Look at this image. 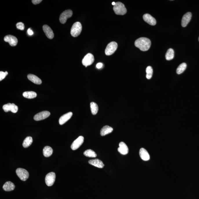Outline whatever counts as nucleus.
Here are the masks:
<instances>
[{
    "label": "nucleus",
    "mask_w": 199,
    "mask_h": 199,
    "mask_svg": "<svg viewBox=\"0 0 199 199\" xmlns=\"http://www.w3.org/2000/svg\"><path fill=\"white\" fill-rule=\"evenodd\" d=\"M82 30V24L79 22H76L74 23L72 27L70 34L73 37H77L80 34Z\"/></svg>",
    "instance_id": "3"
},
{
    "label": "nucleus",
    "mask_w": 199,
    "mask_h": 199,
    "mask_svg": "<svg viewBox=\"0 0 199 199\" xmlns=\"http://www.w3.org/2000/svg\"><path fill=\"white\" fill-rule=\"evenodd\" d=\"M16 27L18 29L21 30H23L24 29V25L22 22H19L16 24Z\"/></svg>",
    "instance_id": "31"
},
{
    "label": "nucleus",
    "mask_w": 199,
    "mask_h": 199,
    "mask_svg": "<svg viewBox=\"0 0 199 199\" xmlns=\"http://www.w3.org/2000/svg\"><path fill=\"white\" fill-rule=\"evenodd\" d=\"M153 70L152 67L151 66H148L146 68V78L147 79H150L152 76Z\"/></svg>",
    "instance_id": "30"
},
{
    "label": "nucleus",
    "mask_w": 199,
    "mask_h": 199,
    "mask_svg": "<svg viewBox=\"0 0 199 199\" xmlns=\"http://www.w3.org/2000/svg\"><path fill=\"white\" fill-rule=\"evenodd\" d=\"M119 147L118 151L120 154L123 155H125L128 154L129 149L127 145L124 142H121L119 143Z\"/></svg>",
    "instance_id": "13"
},
{
    "label": "nucleus",
    "mask_w": 199,
    "mask_h": 199,
    "mask_svg": "<svg viewBox=\"0 0 199 199\" xmlns=\"http://www.w3.org/2000/svg\"><path fill=\"white\" fill-rule=\"evenodd\" d=\"M143 19L145 22L151 25H155L156 24V20L149 14H145L143 16Z\"/></svg>",
    "instance_id": "15"
},
{
    "label": "nucleus",
    "mask_w": 199,
    "mask_h": 199,
    "mask_svg": "<svg viewBox=\"0 0 199 199\" xmlns=\"http://www.w3.org/2000/svg\"><path fill=\"white\" fill-rule=\"evenodd\" d=\"M28 78L31 82L36 84L40 85L42 83L41 79L34 74H28Z\"/></svg>",
    "instance_id": "20"
},
{
    "label": "nucleus",
    "mask_w": 199,
    "mask_h": 199,
    "mask_svg": "<svg viewBox=\"0 0 199 199\" xmlns=\"http://www.w3.org/2000/svg\"><path fill=\"white\" fill-rule=\"evenodd\" d=\"M84 155L86 157L90 158H96L97 157V154L95 152L91 149H87L84 152Z\"/></svg>",
    "instance_id": "28"
},
{
    "label": "nucleus",
    "mask_w": 199,
    "mask_h": 199,
    "mask_svg": "<svg viewBox=\"0 0 199 199\" xmlns=\"http://www.w3.org/2000/svg\"><path fill=\"white\" fill-rule=\"evenodd\" d=\"M90 107L92 114H96L98 110V107L97 104L95 103L92 102L90 103Z\"/></svg>",
    "instance_id": "26"
},
{
    "label": "nucleus",
    "mask_w": 199,
    "mask_h": 199,
    "mask_svg": "<svg viewBox=\"0 0 199 199\" xmlns=\"http://www.w3.org/2000/svg\"><path fill=\"white\" fill-rule=\"evenodd\" d=\"M43 31L45 33L46 36L49 39H52L54 37V33L53 32L48 25H44L43 26Z\"/></svg>",
    "instance_id": "16"
},
{
    "label": "nucleus",
    "mask_w": 199,
    "mask_h": 199,
    "mask_svg": "<svg viewBox=\"0 0 199 199\" xmlns=\"http://www.w3.org/2000/svg\"><path fill=\"white\" fill-rule=\"evenodd\" d=\"M42 1V0H32V3L34 5H37Z\"/></svg>",
    "instance_id": "33"
},
{
    "label": "nucleus",
    "mask_w": 199,
    "mask_h": 199,
    "mask_svg": "<svg viewBox=\"0 0 199 199\" xmlns=\"http://www.w3.org/2000/svg\"><path fill=\"white\" fill-rule=\"evenodd\" d=\"M33 141L32 138V137L28 136L25 138L24 139L23 142V146L24 148H27L30 146L32 144Z\"/></svg>",
    "instance_id": "25"
},
{
    "label": "nucleus",
    "mask_w": 199,
    "mask_h": 199,
    "mask_svg": "<svg viewBox=\"0 0 199 199\" xmlns=\"http://www.w3.org/2000/svg\"><path fill=\"white\" fill-rule=\"evenodd\" d=\"M89 163L90 165L99 168H103L105 166L102 161L98 159L90 160L89 161Z\"/></svg>",
    "instance_id": "18"
},
{
    "label": "nucleus",
    "mask_w": 199,
    "mask_h": 199,
    "mask_svg": "<svg viewBox=\"0 0 199 199\" xmlns=\"http://www.w3.org/2000/svg\"><path fill=\"white\" fill-rule=\"evenodd\" d=\"M72 115L73 113L71 112H69V113L63 115L59 119V124L61 125H63V124H64L65 123L68 121L71 118Z\"/></svg>",
    "instance_id": "17"
},
{
    "label": "nucleus",
    "mask_w": 199,
    "mask_h": 199,
    "mask_svg": "<svg viewBox=\"0 0 199 199\" xmlns=\"http://www.w3.org/2000/svg\"><path fill=\"white\" fill-rule=\"evenodd\" d=\"M192 17L191 13L187 12L184 15L181 20V25L182 27H185L190 21Z\"/></svg>",
    "instance_id": "14"
},
{
    "label": "nucleus",
    "mask_w": 199,
    "mask_h": 199,
    "mask_svg": "<svg viewBox=\"0 0 199 199\" xmlns=\"http://www.w3.org/2000/svg\"><path fill=\"white\" fill-rule=\"evenodd\" d=\"M94 56L92 54L88 53L83 59L82 64L86 67L92 64L94 62Z\"/></svg>",
    "instance_id": "7"
},
{
    "label": "nucleus",
    "mask_w": 199,
    "mask_h": 199,
    "mask_svg": "<svg viewBox=\"0 0 199 199\" xmlns=\"http://www.w3.org/2000/svg\"><path fill=\"white\" fill-rule=\"evenodd\" d=\"M4 41L9 43L11 46H15L18 43L17 38L12 35H8L4 37Z\"/></svg>",
    "instance_id": "12"
},
{
    "label": "nucleus",
    "mask_w": 199,
    "mask_h": 199,
    "mask_svg": "<svg viewBox=\"0 0 199 199\" xmlns=\"http://www.w3.org/2000/svg\"><path fill=\"white\" fill-rule=\"evenodd\" d=\"M84 138L83 136H81L78 137L73 142L71 146L72 149L76 150L79 148L83 143Z\"/></svg>",
    "instance_id": "11"
},
{
    "label": "nucleus",
    "mask_w": 199,
    "mask_h": 199,
    "mask_svg": "<svg viewBox=\"0 0 199 199\" xmlns=\"http://www.w3.org/2000/svg\"><path fill=\"white\" fill-rule=\"evenodd\" d=\"M8 74V72H7L6 71L5 72H3L2 71L0 72V81H2V80L5 78Z\"/></svg>",
    "instance_id": "32"
},
{
    "label": "nucleus",
    "mask_w": 199,
    "mask_h": 199,
    "mask_svg": "<svg viewBox=\"0 0 199 199\" xmlns=\"http://www.w3.org/2000/svg\"><path fill=\"white\" fill-rule=\"evenodd\" d=\"M50 113L48 111H43L36 114L34 117V119L36 121H41L44 120L49 117Z\"/></svg>",
    "instance_id": "10"
},
{
    "label": "nucleus",
    "mask_w": 199,
    "mask_h": 199,
    "mask_svg": "<svg viewBox=\"0 0 199 199\" xmlns=\"http://www.w3.org/2000/svg\"><path fill=\"white\" fill-rule=\"evenodd\" d=\"M113 10L115 13L117 15H123L127 13V10L125 5L122 3L116 2L114 6Z\"/></svg>",
    "instance_id": "2"
},
{
    "label": "nucleus",
    "mask_w": 199,
    "mask_h": 199,
    "mask_svg": "<svg viewBox=\"0 0 199 199\" xmlns=\"http://www.w3.org/2000/svg\"><path fill=\"white\" fill-rule=\"evenodd\" d=\"M141 159L144 161H148L150 159V156L147 151L145 149L141 148L140 149L139 152Z\"/></svg>",
    "instance_id": "19"
},
{
    "label": "nucleus",
    "mask_w": 199,
    "mask_h": 199,
    "mask_svg": "<svg viewBox=\"0 0 199 199\" xmlns=\"http://www.w3.org/2000/svg\"><path fill=\"white\" fill-rule=\"evenodd\" d=\"M174 57V51L173 49L170 48L168 50L166 54V59L167 61L171 60Z\"/></svg>",
    "instance_id": "27"
},
{
    "label": "nucleus",
    "mask_w": 199,
    "mask_h": 199,
    "mask_svg": "<svg viewBox=\"0 0 199 199\" xmlns=\"http://www.w3.org/2000/svg\"><path fill=\"white\" fill-rule=\"evenodd\" d=\"M56 175L55 173L50 172L48 173L46 176L45 181L47 186H51L54 185L55 181Z\"/></svg>",
    "instance_id": "8"
},
{
    "label": "nucleus",
    "mask_w": 199,
    "mask_h": 199,
    "mask_svg": "<svg viewBox=\"0 0 199 199\" xmlns=\"http://www.w3.org/2000/svg\"><path fill=\"white\" fill-rule=\"evenodd\" d=\"M73 14L72 10H65L61 13L59 17V21L62 24H65L67 21V19L71 17Z\"/></svg>",
    "instance_id": "6"
},
{
    "label": "nucleus",
    "mask_w": 199,
    "mask_h": 199,
    "mask_svg": "<svg viewBox=\"0 0 199 199\" xmlns=\"http://www.w3.org/2000/svg\"><path fill=\"white\" fill-rule=\"evenodd\" d=\"M113 130L112 127L108 125L105 126L101 130V135L102 136H105L112 133Z\"/></svg>",
    "instance_id": "22"
},
{
    "label": "nucleus",
    "mask_w": 199,
    "mask_h": 199,
    "mask_svg": "<svg viewBox=\"0 0 199 199\" xmlns=\"http://www.w3.org/2000/svg\"><path fill=\"white\" fill-rule=\"evenodd\" d=\"M118 44L116 42H112L107 45L105 49V53L107 55H111L114 53L117 50Z\"/></svg>",
    "instance_id": "4"
},
{
    "label": "nucleus",
    "mask_w": 199,
    "mask_h": 199,
    "mask_svg": "<svg viewBox=\"0 0 199 199\" xmlns=\"http://www.w3.org/2000/svg\"><path fill=\"white\" fill-rule=\"evenodd\" d=\"M187 67V64L185 63H181L180 65L176 70V72L178 74H180L183 73Z\"/></svg>",
    "instance_id": "29"
},
{
    "label": "nucleus",
    "mask_w": 199,
    "mask_h": 199,
    "mask_svg": "<svg viewBox=\"0 0 199 199\" xmlns=\"http://www.w3.org/2000/svg\"><path fill=\"white\" fill-rule=\"evenodd\" d=\"M53 153L52 149L49 146H46L43 150V154L45 157L50 156Z\"/></svg>",
    "instance_id": "23"
},
{
    "label": "nucleus",
    "mask_w": 199,
    "mask_h": 199,
    "mask_svg": "<svg viewBox=\"0 0 199 199\" xmlns=\"http://www.w3.org/2000/svg\"><path fill=\"white\" fill-rule=\"evenodd\" d=\"M16 174L20 180L26 181L29 177V173L27 170L22 168H18L16 170Z\"/></svg>",
    "instance_id": "5"
},
{
    "label": "nucleus",
    "mask_w": 199,
    "mask_h": 199,
    "mask_svg": "<svg viewBox=\"0 0 199 199\" xmlns=\"http://www.w3.org/2000/svg\"><path fill=\"white\" fill-rule=\"evenodd\" d=\"M103 66V64L102 63H97L96 66V67L97 69H100L101 68V67H102Z\"/></svg>",
    "instance_id": "35"
},
{
    "label": "nucleus",
    "mask_w": 199,
    "mask_h": 199,
    "mask_svg": "<svg viewBox=\"0 0 199 199\" xmlns=\"http://www.w3.org/2000/svg\"><path fill=\"white\" fill-rule=\"evenodd\" d=\"M151 41L146 37H141L137 39L135 42V45L141 51H145L148 50L151 46Z\"/></svg>",
    "instance_id": "1"
},
{
    "label": "nucleus",
    "mask_w": 199,
    "mask_h": 199,
    "mask_svg": "<svg viewBox=\"0 0 199 199\" xmlns=\"http://www.w3.org/2000/svg\"><path fill=\"white\" fill-rule=\"evenodd\" d=\"M15 188L14 184L10 181H8L3 186V189L6 191H10L14 190Z\"/></svg>",
    "instance_id": "21"
},
{
    "label": "nucleus",
    "mask_w": 199,
    "mask_h": 199,
    "mask_svg": "<svg viewBox=\"0 0 199 199\" xmlns=\"http://www.w3.org/2000/svg\"><path fill=\"white\" fill-rule=\"evenodd\" d=\"M23 95L25 98L28 99H32L36 98L37 94L35 92L33 91H28L24 92L23 93Z\"/></svg>",
    "instance_id": "24"
},
{
    "label": "nucleus",
    "mask_w": 199,
    "mask_h": 199,
    "mask_svg": "<svg viewBox=\"0 0 199 199\" xmlns=\"http://www.w3.org/2000/svg\"><path fill=\"white\" fill-rule=\"evenodd\" d=\"M3 109L5 112H8L10 111L12 113H17L18 110V107L17 105L14 103L7 104L3 106Z\"/></svg>",
    "instance_id": "9"
},
{
    "label": "nucleus",
    "mask_w": 199,
    "mask_h": 199,
    "mask_svg": "<svg viewBox=\"0 0 199 199\" xmlns=\"http://www.w3.org/2000/svg\"><path fill=\"white\" fill-rule=\"evenodd\" d=\"M116 3H115V2H113L112 3V5H114H114H116Z\"/></svg>",
    "instance_id": "36"
},
{
    "label": "nucleus",
    "mask_w": 199,
    "mask_h": 199,
    "mask_svg": "<svg viewBox=\"0 0 199 199\" xmlns=\"http://www.w3.org/2000/svg\"><path fill=\"white\" fill-rule=\"evenodd\" d=\"M28 34L29 35V36H32V35L34 34V32L30 28H29L28 29Z\"/></svg>",
    "instance_id": "34"
},
{
    "label": "nucleus",
    "mask_w": 199,
    "mask_h": 199,
    "mask_svg": "<svg viewBox=\"0 0 199 199\" xmlns=\"http://www.w3.org/2000/svg\"><path fill=\"white\" fill-rule=\"evenodd\" d=\"M198 40H199V39H198Z\"/></svg>",
    "instance_id": "37"
}]
</instances>
